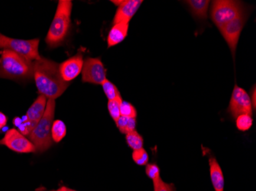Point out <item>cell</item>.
<instances>
[{"instance_id":"6da1fadb","label":"cell","mask_w":256,"mask_h":191,"mask_svg":"<svg viewBox=\"0 0 256 191\" xmlns=\"http://www.w3.org/2000/svg\"><path fill=\"white\" fill-rule=\"evenodd\" d=\"M33 78L40 95L48 100L60 97L68 87L62 78L60 64L44 57L33 61Z\"/></svg>"},{"instance_id":"7a4b0ae2","label":"cell","mask_w":256,"mask_h":191,"mask_svg":"<svg viewBox=\"0 0 256 191\" xmlns=\"http://www.w3.org/2000/svg\"><path fill=\"white\" fill-rule=\"evenodd\" d=\"M0 78L25 81L33 77V61L12 51L0 52Z\"/></svg>"},{"instance_id":"3957f363","label":"cell","mask_w":256,"mask_h":191,"mask_svg":"<svg viewBox=\"0 0 256 191\" xmlns=\"http://www.w3.org/2000/svg\"><path fill=\"white\" fill-rule=\"evenodd\" d=\"M72 2L71 0H60L46 41L50 47L60 46L67 37L71 25Z\"/></svg>"},{"instance_id":"277c9868","label":"cell","mask_w":256,"mask_h":191,"mask_svg":"<svg viewBox=\"0 0 256 191\" xmlns=\"http://www.w3.org/2000/svg\"><path fill=\"white\" fill-rule=\"evenodd\" d=\"M56 100L50 99L47 101L46 111L40 122L28 135L36 152L42 153L48 150L53 144L52 138V126L54 122Z\"/></svg>"},{"instance_id":"5b68a950","label":"cell","mask_w":256,"mask_h":191,"mask_svg":"<svg viewBox=\"0 0 256 191\" xmlns=\"http://www.w3.org/2000/svg\"><path fill=\"white\" fill-rule=\"evenodd\" d=\"M40 39H16L10 38L0 33V49L6 50L16 53L30 61L41 58L38 53Z\"/></svg>"},{"instance_id":"8992f818","label":"cell","mask_w":256,"mask_h":191,"mask_svg":"<svg viewBox=\"0 0 256 191\" xmlns=\"http://www.w3.org/2000/svg\"><path fill=\"white\" fill-rule=\"evenodd\" d=\"M242 14V7L240 2L230 0H216L212 2L210 17L218 29Z\"/></svg>"},{"instance_id":"52a82bcc","label":"cell","mask_w":256,"mask_h":191,"mask_svg":"<svg viewBox=\"0 0 256 191\" xmlns=\"http://www.w3.org/2000/svg\"><path fill=\"white\" fill-rule=\"evenodd\" d=\"M0 146H6L8 149L17 153H32L36 152L32 142L16 129L7 131L4 137L0 140Z\"/></svg>"},{"instance_id":"ba28073f","label":"cell","mask_w":256,"mask_h":191,"mask_svg":"<svg viewBox=\"0 0 256 191\" xmlns=\"http://www.w3.org/2000/svg\"><path fill=\"white\" fill-rule=\"evenodd\" d=\"M228 113L232 117L236 118L238 115L250 114L252 116V102L250 95L242 87L235 84L230 105Z\"/></svg>"},{"instance_id":"9c48e42d","label":"cell","mask_w":256,"mask_h":191,"mask_svg":"<svg viewBox=\"0 0 256 191\" xmlns=\"http://www.w3.org/2000/svg\"><path fill=\"white\" fill-rule=\"evenodd\" d=\"M83 83H90L93 84H100L107 79V70L104 66L100 57H88L83 64Z\"/></svg>"},{"instance_id":"30bf717a","label":"cell","mask_w":256,"mask_h":191,"mask_svg":"<svg viewBox=\"0 0 256 191\" xmlns=\"http://www.w3.org/2000/svg\"><path fill=\"white\" fill-rule=\"evenodd\" d=\"M246 22V15L242 14L238 18L227 23L226 25L220 29V33L228 44L234 57H235L240 34L245 26Z\"/></svg>"},{"instance_id":"8fae6325","label":"cell","mask_w":256,"mask_h":191,"mask_svg":"<svg viewBox=\"0 0 256 191\" xmlns=\"http://www.w3.org/2000/svg\"><path fill=\"white\" fill-rule=\"evenodd\" d=\"M112 2L117 5L118 9L113 19V25L118 23H129L138 8L143 3L142 0H124Z\"/></svg>"},{"instance_id":"7c38bea8","label":"cell","mask_w":256,"mask_h":191,"mask_svg":"<svg viewBox=\"0 0 256 191\" xmlns=\"http://www.w3.org/2000/svg\"><path fill=\"white\" fill-rule=\"evenodd\" d=\"M83 64H84L83 56L80 53L76 54L74 57L68 59L60 64V71L62 78L67 83L74 80L82 71Z\"/></svg>"},{"instance_id":"4fadbf2b","label":"cell","mask_w":256,"mask_h":191,"mask_svg":"<svg viewBox=\"0 0 256 191\" xmlns=\"http://www.w3.org/2000/svg\"><path fill=\"white\" fill-rule=\"evenodd\" d=\"M47 101H48V99L43 95H40L37 97L36 100H34V103L27 110L26 116L28 121L31 122L34 126H36L37 123L40 122V119L44 115Z\"/></svg>"},{"instance_id":"5bb4252c","label":"cell","mask_w":256,"mask_h":191,"mask_svg":"<svg viewBox=\"0 0 256 191\" xmlns=\"http://www.w3.org/2000/svg\"><path fill=\"white\" fill-rule=\"evenodd\" d=\"M208 165H210L211 182L214 190L215 191H224L225 181H224V172L216 159L214 156H210L208 159Z\"/></svg>"},{"instance_id":"9a60e30c","label":"cell","mask_w":256,"mask_h":191,"mask_svg":"<svg viewBox=\"0 0 256 191\" xmlns=\"http://www.w3.org/2000/svg\"><path fill=\"white\" fill-rule=\"evenodd\" d=\"M129 23H118L113 25L108 35V47L117 45L124 41L128 35Z\"/></svg>"},{"instance_id":"2e32d148","label":"cell","mask_w":256,"mask_h":191,"mask_svg":"<svg viewBox=\"0 0 256 191\" xmlns=\"http://www.w3.org/2000/svg\"><path fill=\"white\" fill-rule=\"evenodd\" d=\"M190 8L192 13L197 18L201 20H205L208 18V5L210 1L208 0H190L186 1Z\"/></svg>"},{"instance_id":"e0dca14e","label":"cell","mask_w":256,"mask_h":191,"mask_svg":"<svg viewBox=\"0 0 256 191\" xmlns=\"http://www.w3.org/2000/svg\"><path fill=\"white\" fill-rule=\"evenodd\" d=\"M52 138L53 142L56 143H60L64 137L67 133V128L64 122L60 119H57L53 122L52 126Z\"/></svg>"},{"instance_id":"ac0fdd59","label":"cell","mask_w":256,"mask_h":191,"mask_svg":"<svg viewBox=\"0 0 256 191\" xmlns=\"http://www.w3.org/2000/svg\"><path fill=\"white\" fill-rule=\"evenodd\" d=\"M116 126L122 134L126 135L128 133H132L133 131L136 130V120L133 118L124 117L120 116L118 121L116 122Z\"/></svg>"},{"instance_id":"d6986e66","label":"cell","mask_w":256,"mask_h":191,"mask_svg":"<svg viewBox=\"0 0 256 191\" xmlns=\"http://www.w3.org/2000/svg\"><path fill=\"white\" fill-rule=\"evenodd\" d=\"M126 144L133 151L138 150L143 148L144 139L136 130L126 135Z\"/></svg>"},{"instance_id":"ffe728a7","label":"cell","mask_w":256,"mask_h":191,"mask_svg":"<svg viewBox=\"0 0 256 191\" xmlns=\"http://www.w3.org/2000/svg\"><path fill=\"white\" fill-rule=\"evenodd\" d=\"M102 85L104 93H106V97L108 99V100H114L122 98L118 89L110 80L106 79Z\"/></svg>"},{"instance_id":"44dd1931","label":"cell","mask_w":256,"mask_h":191,"mask_svg":"<svg viewBox=\"0 0 256 191\" xmlns=\"http://www.w3.org/2000/svg\"><path fill=\"white\" fill-rule=\"evenodd\" d=\"M236 124L237 129L242 132L250 130L253 124L252 116L250 114L238 115L236 118Z\"/></svg>"},{"instance_id":"7402d4cb","label":"cell","mask_w":256,"mask_h":191,"mask_svg":"<svg viewBox=\"0 0 256 191\" xmlns=\"http://www.w3.org/2000/svg\"><path fill=\"white\" fill-rule=\"evenodd\" d=\"M122 101H123L122 98H119L114 100H108V110L109 114L112 116L115 123L118 121V119L120 116V108Z\"/></svg>"},{"instance_id":"603a6c76","label":"cell","mask_w":256,"mask_h":191,"mask_svg":"<svg viewBox=\"0 0 256 191\" xmlns=\"http://www.w3.org/2000/svg\"><path fill=\"white\" fill-rule=\"evenodd\" d=\"M132 159L134 162L140 166H145L149 162V155L144 148L134 151L132 153Z\"/></svg>"},{"instance_id":"cb8c5ba5","label":"cell","mask_w":256,"mask_h":191,"mask_svg":"<svg viewBox=\"0 0 256 191\" xmlns=\"http://www.w3.org/2000/svg\"><path fill=\"white\" fill-rule=\"evenodd\" d=\"M146 176L153 181V184L159 182L160 179V169L156 163H148L145 169Z\"/></svg>"},{"instance_id":"d4e9b609","label":"cell","mask_w":256,"mask_h":191,"mask_svg":"<svg viewBox=\"0 0 256 191\" xmlns=\"http://www.w3.org/2000/svg\"><path fill=\"white\" fill-rule=\"evenodd\" d=\"M120 116H124V117L136 119V115H138L134 106L129 102L124 101V100L120 104Z\"/></svg>"},{"instance_id":"484cf974","label":"cell","mask_w":256,"mask_h":191,"mask_svg":"<svg viewBox=\"0 0 256 191\" xmlns=\"http://www.w3.org/2000/svg\"><path fill=\"white\" fill-rule=\"evenodd\" d=\"M154 191H176V188L174 184H168L160 179L159 182L154 184Z\"/></svg>"},{"instance_id":"4316f807","label":"cell","mask_w":256,"mask_h":191,"mask_svg":"<svg viewBox=\"0 0 256 191\" xmlns=\"http://www.w3.org/2000/svg\"><path fill=\"white\" fill-rule=\"evenodd\" d=\"M8 122V117L2 112H0V130L5 127Z\"/></svg>"},{"instance_id":"83f0119b","label":"cell","mask_w":256,"mask_h":191,"mask_svg":"<svg viewBox=\"0 0 256 191\" xmlns=\"http://www.w3.org/2000/svg\"><path fill=\"white\" fill-rule=\"evenodd\" d=\"M23 123L22 119L20 117H15L14 119V124L15 125L16 127H20L21 126L22 123Z\"/></svg>"},{"instance_id":"f1b7e54d","label":"cell","mask_w":256,"mask_h":191,"mask_svg":"<svg viewBox=\"0 0 256 191\" xmlns=\"http://www.w3.org/2000/svg\"><path fill=\"white\" fill-rule=\"evenodd\" d=\"M77 191L71 189V188H67V187L62 186L61 188H58L57 191Z\"/></svg>"},{"instance_id":"f546056e","label":"cell","mask_w":256,"mask_h":191,"mask_svg":"<svg viewBox=\"0 0 256 191\" xmlns=\"http://www.w3.org/2000/svg\"></svg>"}]
</instances>
